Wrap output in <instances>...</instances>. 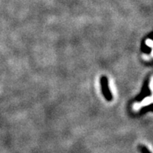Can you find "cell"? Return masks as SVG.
<instances>
[{
    "mask_svg": "<svg viewBox=\"0 0 153 153\" xmlns=\"http://www.w3.org/2000/svg\"><path fill=\"white\" fill-rule=\"evenodd\" d=\"M152 103H150V104H148V106L144 107H142L140 110L139 114H140V115H143V114H145V113H148V112H151V111H152Z\"/></svg>",
    "mask_w": 153,
    "mask_h": 153,
    "instance_id": "cell-4",
    "label": "cell"
},
{
    "mask_svg": "<svg viewBox=\"0 0 153 153\" xmlns=\"http://www.w3.org/2000/svg\"><path fill=\"white\" fill-rule=\"evenodd\" d=\"M100 85H101V89H102V95L104 96L105 99L107 101H111L112 100V95L110 89L109 87V83H108V78L106 76H102L100 79Z\"/></svg>",
    "mask_w": 153,
    "mask_h": 153,
    "instance_id": "cell-1",
    "label": "cell"
},
{
    "mask_svg": "<svg viewBox=\"0 0 153 153\" xmlns=\"http://www.w3.org/2000/svg\"><path fill=\"white\" fill-rule=\"evenodd\" d=\"M140 150L141 151V152L142 153H151L149 151H148V149L147 148H146L145 146H141V147H140Z\"/></svg>",
    "mask_w": 153,
    "mask_h": 153,
    "instance_id": "cell-5",
    "label": "cell"
},
{
    "mask_svg": "<svg viewBox=\"0 0 153 153\" xmlns=\"http://www.w3.org/2000/svg\"><path fill=\"white\" fill-rule=\"evenodd\" d=\"M141 50L143 53L145 54H147V55H149L151 52H152V48L151 47H148L147 44H146L145 40H144L141 43Z\"/></svg>",
    "mask_w": 153,
    "mask_h": 153,
    "instance_id": "cell-3",
    "label": "cell"
},
{
    "mask_svg": "<svg viewBox=\"0 0 153 153\" xmlns=\"http://www.w3.org/2000/svg\"><path fill=\"white\" fill-rule=\"evenodd\" d=\"M151 95H152V93H151V89L149 88V76H148L143 83L142 88H141L140 93L136 96L135 100L137 102H141L145 98L150 96Z\"/></svg>",
    "mask_w": 153,
    "mask_h": 153,
    "instance_id": "cell-2",
    "label": "cell"
}]
</instances>
